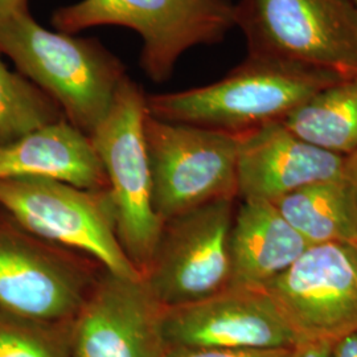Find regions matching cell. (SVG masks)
I'll use <instances>...</instances> for the list:
<instances>
[{
	"mask_svg": "<svg viewBox=\"0 0 357 357\" xmlns=\"http://www.w3.org/2000/svg\"><path fill=\"white\" fill-rule=\"evenodd\" d=\"M342 178L344 180L347 188L351 192L357 216V153L345 156Z\"/></svg>",
	"mask_w": 357,
	"mask_h": 357,
	"instance_id": "obj_22",
	"label": "cell"
},
{
	"mask_svg": "<svg viewBox=\"0 0 357 357\" xmlns=\"http://www.w3.org/2000/svg\"><path fill=\"white\" fill-rule=\"evenodd\" d=\"M352 1H354V4H355V6H356V8H357V0H352Z\"/></svg>",
	"mask_w": 357,
	"mask_h": 357,
	"instance_id": "obj_25",
	"label": "cell"
},
{
	"mask_svg": "<svg viewBox=\"0 0 357 357\" xmlns=\"http://www.w3.org/2000/svg\"><path fill=\"white\" fill-rule=\"evenodd\" d=\"M236 26L248 56L357 76V8L352 0H241Z\"/></svg>",
	"mask_w": 357,
	"mask_h": 357,
	"instance_id": "obj_5",
	"label": "cell"
},
{
	"mask_svg": "<svg viewBox=\"0 0 357 357\" xmlns=\"http://www.w3.org/2000/svg\"><path fill=\"white\" fill-rule=\"evenodd\" d=\"M54 178L84 190H107V178L89 135L66 119L0 144V180Z\"/></svg>",
	"mask_w": 357,
	"mask_h": 357,
	"instance_id": "obj_14",
	"label": "cell"
},
{
	"mask_svg": "<svg viewBox=\"0 0 357 357\" xmlns=\"http://www.w3.org/2000/svg\"><path fill=\"white\" fill-rule=\"evenodd\" d=\"M165 335L169 347L294 349L303 343L268 291L246 287L166 307Z\"/></svg>",
	"mask_w": 357,
	"mask_h": 357,
	"instance_id": "obj_12",
	"label": "cell"
},
{
	"mask_svg": "<svg viewBox=\"0 0 357 357\" xmlns=\"http://www.w3.org/2000/svg\"><path fill=\"white\" fill-rule=\"evenodd\" d=\"M294 349H233L168 345L165 357H291Z\"/></svg>",
	"mask_w": 357,
	"mask_h": 357,
	"instance_id": "obj_20",
	"label": "cell"
},
{
	"mask_svg": "<svg viewBox=\"0 0 357 357\" xmlns=\"http://www.w3.org/2000/svg\"><path fill=\"white\" fill-rule=\"evenodd\" d=\"M26 10V0H0V22Z\"/></svg>",
	"mask_w": 357,
	"mask_h": 357,
	"instance_id": "obj_24",
	"label": "cell"
},
{
	"mask_svg": "<svg viewBox=\"0 0 357 357\" xmlns=\"http://www.w3.org/2000/svg\"><path fill=\"white\" fill-rule=\"evenodd\" d=\"M103 268L50 243L0 209V308L45 321H73Z\"/></svg>",
	"mask_w": 357,
	"mask_h": 357,
	"instance_id": "obj_8",
	"label": "cell"
},
{
	"mask_svg": "<svg viewBox=\"0 0 357 357\" xmlns=\"http://www.w3.org/2000/svg\"><path fill=\"white\" fill-rule=\"evenodd\" d=\"M0 209L32 234L88 255L110 273L143 277L119 243L107 190H84L54 178H1Z\"/></svg>",
	"mask_w": 357,
	"mask_h": 357,
	"instance_id": "obj_6",
	"label": "cell"
},
{
	"mask_svg": "<svg viewBox=\"0 0 357 357\" xmlns=\"http://www.w3.org/2000/svg\"><path fill=\"white\" fill-rule=\"evenodd\" d=\"M344 158L302 139L283 121L240 134L237 196L274 203L308 184L342 178Z\"/></svg>",
	"mask_w": 357,
	"mask_h": 357,
	"instance_id": "obj_13",
	"label": "cell"
},
{
	"mask_svg": "<svg viewBox=\"0 0 357 357\" xmlns=\"http://www.w3.org/2000/svg\"><path fill=\"white\" fill-rule=\"evenodd\" d=\"M234 200L212 202L163 224L143 280L165 307L188 305L230 286Z\"/></svg>",
	"mask_w": 357,
	"mask_h": 357,
	"instance_id": "obj_9",
	"label": "cell"
},
{
	"mask_svg": "<svg viewBox=\"0 0 357 357\" xmlns=\"http://www.w3.org/2000/svg\"><path fill=\"white\" fill-rule=\"evenodd\" d=\"M342 77L287 61L248 56L211 85L147 96L153 118L243 134L287 115Z\"/></svg>",
	"mask_w": 357,
	"mask_h": 357,
	"instance_id": "obj_1",
	"label": "cell"
},
{
	"mask_svg": "<svg viewBox=\"0 0 357 357\" xmlns=\"http://www.w3.org/2000/svg\"><path fill=\"white\" fill-rule=\"evenodd\" d=\"M147 96L128 76L90 139L107 178L119 243L142 275L153 258L163 221L155 213L144 121Z\"/></svg>",
	"mask_w": 357,
	"mask_h": 357,
	"instance_id": "obj_4",
	"label": "cell"
},
{
	"mask_svg": "<svg viewBox=\"0 0 357 357\" xmlns=\"http://www.w3.org/2000/svg\"><path fill=\"white\" fill-rule=\"evenodd\" d=\"M52 24L68 35L97 26L137 31L142 69L162 82L184 52L225 38L236 26V6L229 0H82L56 10Z\"/></svg>",
	"mask_w": 357,
	"mask_h": 357,
	"instance_id": "obj_3",
	"label": "cell"
},
{
	"mask_svg": "<svg viewBox=\"0 0 357 357\" xmlns=\"http://www.w3.org/2000/svg\"><path fill=\"white\" fill-rule=\"evenodd\" d=\"M64 118L57 103L0 59V144Z\"/></svg>",
	"mask_w": 357,
	"mask_h": 357,
	"instance_id": "obj_18",
	"label": "cell"
},
{
	"mask_svg": "<svg viewBox=\"0 0 357 357\" xmlns=\"http://www.w3.org/2000/svg\"><path fill=\"white\" fill-rule=\"evenodd\" d=\"M0 52L89 137L126 77L123 64L98 41L48 31L28 10L0 22Z\"/></svg>",
	"mask_w": 357,
	"mask_h": 357,
	"instance_id": "obj_2",
	"label": "cell"
},
{
	"mask_svg": "<svg viewBox=\"0 0 357 357\" xmlns=\"http://www.w3.org/2000/svg\"><path fill=\"white\" fill-rule=\"evenodd\" d=\"M310 246L273 203L243 200L230 231L229 287L264 290Z\"/></svg>",
	"mask_w": 357,
	"mask_h": 357,
	"instance_id": "obj_15",
	"label": "cell"
},
{
	"mask_svg": "<svg viewBox=\"0 0 357 357\" xmlns=\"http://www.w3.org/2000/svg\"><path fill=\"white\" fill-rule=\"evenodd\" d=\"M264 290L303 343L336 342L357 330V243L311 245Z\"/></svg>",
	"mask_w": 357,
	"mask_h": 357,
	"instance_id": "obj_10",
	"label": "cell"
},
{
	"mask_svg": "<svg viewBox=\"0 0 357 357\" xmlns=\"http://www.w3.org/2000/svg\"><path fill=\"white\" fill-rule=\"evenodd\" d=\"M302 139L340 156L357 153V76L314 94L283 119Z\"/></svg>",
	"mask_w": 357,
	"mask_h": 357,
	"instance_id": "obj_17",
	"label": "cell"
},
{
	"mask_svg": "<svg viewBox=\"0 0 357 357\" xmlns=\"http://www.w3.org/2000/svg\"><path fill=\"white\" fill-rule=\"evenodd\" d=\"M333 342L311 340L298 345L291 357H331Z\"/></svg>",
	"mask_w": 357,
	"mask_h": 357,
	"instance_id": "obj_21",
	"label": "cell"
},
{
	"mask_svg": "<svg viewBox=\"0 0 357 357\" xmlns=\"http://www.w3.org/2000/svg\"><path fill=\"white\" fill-rule=\"evenodd\" d=\"M73 321H45L0 308V357H73Z\"/></svg>",
	"mask_w": 357,
	"mask_h": 357,
	"instance_id": "obj_19",
	"label": "cell"
},
{
	"mask_svg": "<svg viewBox=\"0 0 357 357\" xmlns=\"http://www.w3.org/2000/svg\"><path fill=\"white\" fill-rule=\"evenodd\" d=\"M331 357H357V330L333 342Z\"/></svg>",
	"mask_w": 357,
	"mask_h": 357,
	"instance_id": "obj_23",
	"label": "cell"
},
{
	"mask_svg": "<svg viewBox=\"0 0 357 357\" xmlns=\"http://www.w3.org/2000/svg\"><path fill=\"white\" fill-rule=\"evenodd\" d=\"M165 312L143 277L103 268L73 320V357H165Z\"/></svg>",
	"mask_w": 357,
	"mask_h": 357,
	"instance_id": "obj_11",
	"label": "cell"
},
{
	"mask_svg": "<svg viewBox=\"0 0 357 357\" xmlns=\"http://www.w3.org/2000/svg\"><path fill=\"white\" fill-rule=\"evenodd\" d=\"M273 204L310 245L357 243V216L342 178L308 184Z\"/></svg>",
	"mask_w": 357,
	"mask_h": 357,
	"instance_id": "obj_16",
	"label": "cell"
},
{
	"mask_svg": "<svg viewBox=\"0 0 357 357\" xmlns=\"http://www.w3.org/2000/svg\"><path fill=\"white\" fill-rule=\"evenodd\" d=\"M153 205L163 224L217 200L237 197L240 134L144 121Z\"/></svg>",
	"mask_w": 357,
	"mask_h": 357,
	"instance_id": "obj_7",
	"label": "cell"
}]
</instances>
